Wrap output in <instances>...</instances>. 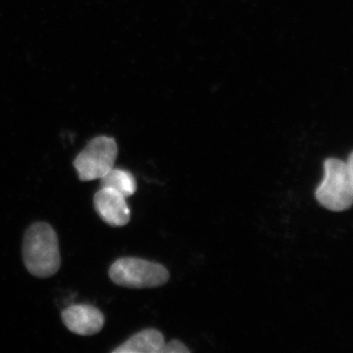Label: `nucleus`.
Masks as SVG:
<instances>
[{"mask_svg": "<svg viewBox=\"0 0 353 353\" xmlns=\"http://www.w3.org/2000/svg\"><path fill=\"white\" fill-rule=\"evenodd\" d=\"M94 204L97 214L111 227H124L131 220V211L126 197L115 190L101 188L94 194Z\"/></svg>", "mask_w": 353, "mask_h": 353, "instance_id": "nucleus-6", "label": "nucleus"}, {"mask_svg": "<svg viewBox=\"0 0 353 353\" xmlns=\"http://www.w3.org/2000/svg\"><path fill=\"white\" fill-rule=\"evenodd\" d=\"M101 188L115 190L124 197L132 196L137 190V182L130 172L122 169H111L101 179Z\"/></svg>", "mask_w": 353, "mask_h": 353, "instance_id": "nucleus-8", "label": "nucleus"}, {"mask_svg": "<svg viewBox=\"0 0 353 353\" xmlns=\"http://www.w3.org/2000/svg\"><path fill=\"white\" fill-rule=\"evenodd\" d=\"M165 345L164 336L154 329H146L131 336L115 348L114 353H161Z\"/></svg>", "mask_w": 353, "mask_h": 353, "instance_id": "nucleus-7", "label": "nucleus"}, {"mask_svg": "<svg viewBox=\"0 0 353 353\" xmlns=\"http://www.w3.org/2000/svg\"><path fill=\"white\" fill-rule=\"evenodd\" d=\"M26 268L37 278H50L61 266L57 232L48 223L38 222L26 231L23 243Z\"/></svg>", "mask_w": 353, "mask_h": 353, "instance_id": "nucleus-1", "label": "nucleus"}, {"mask_svg": "<svg viewBox=\"0 0 353 353\" xmlns=\"http://www.w3.org/2000/svg\"><path fill=\"white\" fill-rule=\"evenodd\" d=\"M114 284L132 289L157 288L166 284L170 273L163 265L136 257L116 260L109 268Z\"/></svg>", "mask_w": 353, "mask_h": 353, "instance_id": "nucleus-3", "label": "nucleus"}, {"mask_svg": "<svg viewBox=\"0 0 353 353\" xmlns=\"http://www.w3.org/2000/svg\"><path fill=\"white\" fill-rule=\"evenodd\" d=\"M61 317L66 328L80 336H94L99 333L105 321L103 313L88 304L69 306L63 310Z\"/></svg>", "mask_w": 353, "mask_h": 353, "instance_id": "nucleus-5", "label": "nucleus"}, {"mask_svg": "<svg viewBox=\"0 0 353 353\" xmlns=\"http://www.w3.org/2000/svg\"><path fill=\"white\" fill-rule=\"evenodd\" d=\"M325 176L316 189L315 197L323 208L341 212L353 203V155L348 162L328 158L324 162Z\"/></svg>", "mask_w": 353, "mask_h": 353, "instance_id": "nucleus-2", "label": "nucleus"}, {"mask_svg": "<svg viewBox=\"0 0 353 353\" xmlns=\"http://www.w3.org/2000/svg\"><path fill=\"white\" fill-rule=\"evenodd\" d=\"M118 155L115 139L97 137L79 153L74 160V167L82 182L99 180L113 168Z\"/></svg>", "mask_w": 353, "mask_h": 353, "instance_id": "nucleus-4", "label": "nucleus"}, {"mask_svg": "<svg viewBox=\"0 0 353 353\" xmlns=\"http://www.w3.org/2000/svg\"><path fill=\"white\" fill-rule=\"evenodd\" d=\"M190 350L185 347V343L179 340H173L165 343L161 353H189Z\"/></svg>", "mask_w": 353, "mask_h": 353, "instance_id": "nucleus-9", "label": "nucleus"}]
</instances>
